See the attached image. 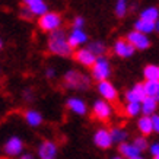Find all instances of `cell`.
Returning <instances> with one entry per match:
<instances>
[{"label":"cell","instance_id":"74e56055","mask_svg":"<svg viewBox=\"0 0 159 159\" xmlns=\"http://www.w3.org/2000/svg\"><path fill=\"white\" fill-rule=\"evenodd\" d=\"M111 159H124V158H121V156H114V158H111Z\"/></svg>","mask_w":159,"mask_h":159},{"label":"cell","instance_id":"ffe728a7","mask_svg":"<svg viewBox=\"0 0 159 159\" xmlns=\"http://www.w3.org/2000/svg\"><path fill=\"white\" fill-rule=\"evenodd\" d=\"M156 108H158V101L152 97H146V99L142 102V114L143 116H155Z\"/></svg>","mask_w":159,"mask_h":159},{"label":"cell","instance_id":"1f68e13d","mask_svg":"<svg viewBox=\"0 0 159 159\" xmlns=\"http://www.w3.org/2000/svg\"><path fill=\"white\" fill-rule=\"evenodd\" d=\"M20 12H22V13H20V15L24 16L25 19H31V18L34 16V15H32V12H31V10H29L28 7H25V6H24V7H22V10H20Z\"/></svg>","mask_w":159,"mask_h":159},{"label":"cell","instance_id":"2e32d148","mask_svg":"<svg viewBox=\"0 0 159 159\" xmlns=\"http://www.w3.org/2000/svg\"><path fill=\"white\" fill-rule=\"evenodd\" d=\"M66 107L72 111L73 114H76V116H85L88 111L86 102L83 101L82 98H77V97L69 98L67 101H66Z\"/></svg>","mask_w":159,"mask_h":159},{"label":"cell","instance_id":"836d02e7","mask_svg":"<svg viewBox=\"0 0 159 159\" xmlns=\"http://www.w3.org/2000/svg\"><path fill=\"white\" fill-rule=\"evenodd\" d=\"M24 99L25 101H32V99H34V95H32V91H31V89H25L24 91Z\"/></svg>","mask_w":159,"mask_h":159},{"label":"cell","instance_id":"277c9868","mask_svg":"<svg viewBox=\"0 0 159 159\" xmlns=\"http://www.w3.org/2000/svg\"><path fill=\"white\" fill-rule=\"evenodd\" d=\"M91 73L92 77L97 80V82H102V80H108L111 76V64L110 60L105 56L97 58L95 64L91 67Z\"/></svg>","mask_w":159,"mask_h":159},{"label":"cell","instance_id":"484cf974","mask_svg":"<svg viewBox=\"0 0 159 159\" xmlns=\"http://www.w3.org/2000/svg\"><path fill=\"white\" fill-rule=\"evenodd\" d=\"M124 112L129 117H137L142 112V102H127L124 107Z\"/></svg>","mask_w":159,"mask_h":159},{"label":"cell","instance_id":"8992f818","mask_svg":"<svg viewBox=\"0 0 159 159\" xmlns=\"http://www.w3.org/2000/svg\"><path fill=\"white\" fill-rule=\"evenodd\" d=\"M112 51H114L116 56H118V57H121V58H129V57H133V56H134L136 48L133 47V44L127 38H120L114 43Z\"/></svg>","mask_w":159,"mask_h":159},{"label":"cell","instance_id":"d590c367","mask_svg":"<svg viewBox=\"0 0 159 159\" xmlns=\"http://www.w3.org/2000/svg\"><path fill=\"white\" fill-rule=\"evenodd\" d=\"M20 159H35V158H34V156H32L31 153H26V155H24V156H22Z\"/></svg>","mask_w":159,"mask_h":159},{"label":"cell","instance_id":"7402d4cb","mask_svg":"<svg viewBox=\"0 0 159 159\" xmlns=\"http://www.w3.org/2000/svg\"><path fill=\"white\" fill-rule=\"evenodd\" d=\"M143 76H145V80L159 82V66L158 64H148V66H145Z\"/></svg>","mask_w":159,"mask_h":159},{"label":"cell","instance_id":"f35d334b","mask_svg":"<svg viewBox=\"0 0 159 159\" xmlns=\"http://www.w3.org/2000/svg\"><path fill=\"white\" fill-rule=\"evenodd\" d=\"M153 159H159V155H158V156H153Z\"/></svg>","mask_w":159,"mask_h":159},{"label":"cell","instance_id":"e0dca14e","mask_svg":"<svg viewBox=\"0 0 159 159\" xmlns=\"http://www.w3.org/2000/svg\"><path fill=\"white\" fill-rule=\"evenodd\" d=\"M137 129L143 136H149L155 131L153 129V118L149 116H143L137 120Z\"/></svg>","mask_w":159,"mask_h":159},{"label":"cell","instance_id":"603a6c76","mask_svg":"<svg viewBox=\"0 0 159 159\" xmlns=\"http://www.w3.org/2000/svg\"><path fill=\"white\" fill-rule=\"evenodd\" d=\"M140 18L145 20H150V22H156L159 20V9L156 6H148L140 12Z\"/></svg>","mask_w":159,"mask_h":159},{"label":"cell","instance_id":"e575fe53","mask_svg":"<svg viewBox=\"0 0 159 159\" xmlns=\"http://www.w3.org/2000/svg\"><path fill=\"white\" fill-rule=\"evenodd\" d=\"M152 118H153V129L156 133H159V116L158 114H155V116H152Z\"/></svg>","mask_w":159,"mask_h":159},{"label":"cell","instance_id":"7a4b0ae2","mask_svg":"<svg viewBox=\"0 0 159 159\" xmlns=\"http://www.w3.org/2000/svg\"><path fill=\"white\" fill-rule=\"evenodd\" d=\"M63 80H64V86L66 88L76 89V91H85L91 85V79L86 75L77 72V70H73V69H70V70L64 73Z\"/></svg>","mask_w":159,"mask_h":159},{"label":"cell","instance_id":"52a82bcc","mask_svg":"<svg viewBox=\"0 0 159 159\" xmlns=\"http://www.w3.org/2000/svg\"><path fill=\"white\" fill-rule=\"evenodd\" d=\"M125 38H127L131 44H133V47H134L136 50H140V51H145V50H148L150 47L149 35L142 34V32L136 31V29L130 31V32L127 34V37H125Z\"/></svg>","mask_w":159,"mask_h":159},{"label":"cell","instance_id":"5b68a950","mask_svg":"<svg viewBox=\"0 0 159 159\" xmlns=\"http://www.w3.org/2000/svg\"><path fill=\"white\" fill-rule=\"evenodd\" d=\"M92 114L99 121H108L111 118V116H112L111 102L105 101V99H98V101H95L93 102V107H92Z\"/></svg>","mask_w":159,"mask_h":159},{"label":"cell","instance_id":"3957f363","mask_svg":"<svg viewBox=\"0 0 159 159\" xmlns=\"http://www.w3.org/2000/svg\"><path fill=\"white\" fill-rule=\"evenodd\" d=\"M61 24L63 19L60 13H57V12H47L45 15L38 18V28L41 31H44V32H48V34L60 29Z\"/></svg>","mask_w":159,"mask_h":159},{"label":"cell","instance_id":"d4e9b609","mask_svg":"<svg viewBox=\"0 0 159 159\" xmlns=\"http://www.w3.org/2000/svg\"><path fill=\"white\" fill-rule=\"evenodd\" d=\"M110 133H111V137H112V142L118 143V145L124 143L125 139H127V131L124 129H121V127H112L110 130Z\"/></svg>","mask_w":159,"mask_h":159},{"label":"cell","instance_id":"4fadbf2b","mask_svg":"<svg viewBox=\"0 0 159 159\" xmlns=\"http://www.w3.org/2000/svg\"><path fill=\"white\" fill-rule=\"evenodd\" d=\"M22 3H24L25 7H28L34 16H43L45 15L48 10V5H47V2L45 0H22Z\"/></svg>","mask_w":159,"mask_h":159},{"label":"cell","instance_id":"cb8c5ba5","mask_svg":"<svg viewBox=\"0 0 159 159\" xmlns=\"http://www.w3.org/2000/svg\"><path fill=\"white\" fill-rule=\"evenodd\" d=\"M88 48L91 50L97 57H101V56H105L107 53V44L101 39H95V41H91L88 44Z\"/></svg>","mask_w":159,"mask_h":159},{"label":"cell","instance_id":"d6986e66","mask_svg":"<svg viewBox=\"0 0 159 159\" xmlns=\"http://www.w3.org/2000/svg\"><path fill=\"white\" fill-rule=\"evenodd\" d=\"M24 118L26 121V124L31 127H38L43 123V116L35 110H26L24 114Z\"/></svg>","mask_w":159,"mask_h":159},{"label":"cell","instance_id":"f1b7e54d","mask_svg":"<svg viewBox=\"0 0 159 159\" xmlns=\"http://www.w3.org/2000/svg\"><path fill=\"white\" fill-rule=\"evenodd\" d=\"M133 143H134V146L140 150V152H143V150H146L149 148L148 140H146V136H137V137L133 140Z\"/></svg>","mask_w":159,"mask_h":159},{"label":"cell","instance_id":"5bb4252c","mask_svg":"<svg viewBox=\"0 0 159 159\" xmlns=\"http://www.w3.org/2000/svg\"><path fill=\"white\" fill-rule=\"evenodd\" d=\"M39 159H56L57 156V145L51 140H44L38 146Z\"/></svg>","mask_w":159,"mask_h":159},{"label":"cell","instance_id":"9c48e42d","mask_svg":"<svg viewBox=\"0 0 159 159\" xmlns=\"http://www.w3.org/2000/svg\"><path fill=\"white\" fill-rule=\"evenodd\" d=\"M73 57H75V60H76L79 64H82V66H85V67H92V66L95 64V61H97V58H98L95 54L92 53L91 50L88 48V47L75 50Z\"/></svg>","mask_w":159,"mask_h":159},{"label":"cell","instance_id":"8d00e7d4","mask_svg":"<svg viewBox=\"0 0 159 159\" xmlns=\"http://www.w3.org/2000/svg\"><path fill=\"white\" fill-rule=\"evenodd\" d=\"M155 31L159 34V20H156V22H155Z\"/></svg>","mask_w":159,"mask_h":159},{"label":"cell","instance_id":"9a60e30c","mask_svg":"<svg viewBox=\"0 0 159 159\" xmlns=\"http://www.w3.org/2000/svg\"><path fill=\"white\" fill-rule=\"evenodd\" d=\"M93 142L99 149H108L114 143L110 130H107V129H98L95 131V136H93Z\"/></svg>","mask_w":159,"mask_h":159},{"label":"cell","instance_id":"44dd1931","mask_svg":"<svg viewBox=\"0 0 159 159\" xmlns=\"http://www.w3.org/2000/svg\"><path fill=\"white\" fill-rule=\"evenodd\" d=\"M134 29L142 32V34L149 35L152 32H155V22H150V20H145V19H142V18H139L134 22Z\"/></svg>","mask_w":159,"mask_h":159},{"label":"cell","instance_id":"4dcf8cb0","mask_svg":"<svg viewBox=\"0 0 159 159\" xmlns=\"http://www.w3.org/2000/svg\"><path fill=\"white\" fill-rule=\"evenodd\" d=\"M149 150H150V153H152V156H158L159 155V142L152 143V145L149 146Z\"/></svg>","mask_w":159,"mask_h":159},{"label":"cell","instance_id":"ac0fdd59","mask_svg":"<svg viewBox=\"0 0 159 159\" xmlns=\"http://www.w3.org/2000/svg\"><path fill=\"white\" fill-rule=\"evenodd\" d=\"M118 150H120L121 156H123V158H127V159L139 158L140 153H142V152L134 146V143H127V142L121 143V145L118 146Z\"/></svg>","mask_w":159,"mask_h":159},{"label":"cell","instance_id":"f546056e","mask_svg":"<svg viewBox=\"0 0 159 159\" xmlns=\"http://www.w3.org/2000/svg\"><path fill=\"white\" fill-rule=\"evenodd\" d=\"M85 18L83 16H80V15H77V16H75V19H73V24H72V28H80L83 29V26H85Z\"/></svg>","mask_w":159,"mask_h":159},{"label":"cell","instance_id":"30bf717a","mask_svg":"<svg viewBox=\"0 0 159 159\" xmlns=\"http://www.w3.org/2000/svg\"><path fill=\"white\" fill-rule=\"evenodd\" d=\"M148 97L145 83H136L134 86L125 92V101L127 102H143Z\"/></svg>","mask_w":159,"mask_h":159},{"label":"cell","instance_id":"4316f807","mask_svg":"<svg viewBox=\"0 0 159 159\" xmlns=\"http://www.w3.org/2000/svg\"><path fill=\"white\" fill-rule=\"evenodd\" d=\"M145 88H146L148 97L155 98V99L159 102V82H150V80H146Z\"/></svg>","mask_w":159,"mask_h":159},{"label":"cell","instance_id":"7c38bea8","mask_svg":"<svg viewBox=\"0 0 159 159\" xmlns=\"http://www.w3.org/2000/svg\"><path fill=\"white\" fill-rule=\"evenodd\" d=\"M69 44L73 50L77 47H80L83 44L88 43V34L85 32V29H80V28H72V31L69 32Z\"/></svg>","mask_w":159,"mask_h":159},{"label":"cell","instance_id":"ab89813d","mask_svg":"<svg viewBox=\"0 0 159 159\" xmlns=\"http://www.w3.org/2000/svg\"><path fill=\"white\" fill-rule=\"evenodd\" d=\"M133 159H143V158H140V156H139V158H133Z\"/></svg>","mask_w":159,"mask_h":159},{"label":"cell","instance_id":"ba28073f","mask_svg":"<svg viewBox=\"0 0 159 159\" xmlns=\"http://www.w3.org/2000/svg\"><path fill=\"white\" fill-rule=\"evenodd\" d=\"M97 89H98V93L101 95L102 99H105V101H108V102H114V101H117V98H118V92H117L116 86H114L110 80L98 82Z\"/></svg>","mask_w":159,"mask_h":159},{"label":"cell","instance_id":"83f0119b","mask_svg":"<svg viewBox=\"0 0 159 159\" xmlns=\"http://www.w3.org/2000/svg\"><path fill=\"white\" fill-rule=\"evenodd\" d=\"M114 12H116V16H118V18L125 16L129 12V2L127 0H116Z\"/></svg>","mask_w":159,"mask_h":159},{"label":"cell","instance_id":"6da1fadb","mask_svg":"<svg viewBox=\"0 0 159 159\" xmlns=\"http://www.w3.org/2000/svg\"><path fill=\"white\" fill-rule=\"evenodd\" d=\"M69 34H66L64 29H57L48 35V41H47V47L48 51L54 56H60V57H70L75 54V50L70 47L69 44Z\"/></svg>","mask_w":159,"mask_h":159},{"label":"cell","instance_id":"8fae6325","mask_svg":"<svg viewBox=\"0 0 159 159\" xmlns=\"http://www.w3.org/2000/svg\"><path fill=\"white\" fill-rule=\"evenodd\" d=\"M3 150H5V153L7 155V156H19V155L22 153V150H24V142H22L19 137L12 136L5 143Z\"/></svg>","mask_w":159,"mask_h":159},{"label":"cell","instance_id":"d6a6232c","mask_svg":"<svg viewBox=\"0 0 159 159\" xmlns=\"http://www.w3.org/2000/svg\"><path fill=\"white\" fill-rule=\"evenodd\" d=\"M45 77L47 79H54L56 77V69L54 67H48L45 70Z\"/></svg>","mask_w":159,"mask_h":159}]
</instances>
